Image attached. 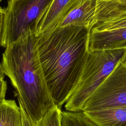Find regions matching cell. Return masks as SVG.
<instances>
[{
    "label": "cell",
    "instance_id": "cell-9",
    "mask_svg": "<svg viewBox=\"0 0 126 126\" xmlns=\"http://www.w3.org/2000/svg\"><path fill=\"white\" fill-rule=\"evenodd\" d=\"M84 112L99 126H126V107Z\"/></svg>",
    "mask_w": 126,
    "mask_h": 126
},
{
    "label": "cell",
    "instance_id": "cell-7",
    "mask_svg": "<svg viewBox=\"0 0 126 126\" xmlns=\"http://www.w3.org/2000/svg\"><path fill=\"white\" fill-rule=\"evenodd\" d=\"M96 0H78L57 28L74 26L91 31L96 21Z\"/></svg>",
    "mask_w": 126,
    "mask_h": 126
},
{
    "label": "cell",
    "instance_id": "cell-11",
    "mask_svg": "<svg viewBox=\"0 0 126 126\" xmlns=\"http://www.w3.org/2000/svg\"><path fill=\"white\" fill-rule=\"evenodd\" d=\"M62 126H99L84 111H62Z\"/></svg>",
    "mask_w": 126,
    "mask_h": 126
},
{
    "label": "cell",
    "instance_id": "cell-13",
    "mask_svg": "<svg viewBox=\"0 0 126 126\" xmlns=\"http://www.w3.org/2000/svg\"><path fill=\"white\" fill-rule=\"evenodd\" d=\"M96 3L118 8L126 9V0H96Z\"/></svg>",
    "mask_w": 126,
    "mask_h": 126
},
{
    "label": "cell",
    "instance_id": "cell-3",
    "mask_svg": "<svg viewBox=\"0 0 126 126\" xmlns=\"http://www.w3.org/2000/svg\"><path fill=\"white\" fill-rule=\"evenodd\" d=\"M126 53V48L88 51L77 83L65 102V109L82 111L87 100L111 74Z\"/></svg>",
    "mask_w": 126,
    "mask_h": 126
},
{
    "label": "cell",
    "instance_id": "cell-17",
    "mask_svg": "<svg viewBox=\"0 0 126 126\" xmlns=\"http://www.w3.org/2000/svg\"><path fill=\"white\" fill-rule=\"evenodd\" d=\"M121 62L123 63H124L126 66V53L123 56V58L122 59Z\"/></svg>",
    "mask_w": 126,
    "mask_h": 126
},
{
    "label": "cell",
    "instance_id": "cell-14",
    "mask_svg": "<svg viewBox=\"0 0 126 126\" xmlns=\"http://www.w3.org/2000/svg\"><path fill=\"white\" fill-rule=\"evenodd\" d=\"M7 90V84L4 80V73L0 63V103L5 99Z\"/></svg>",
    "mask_w": 126,
    "mask_h": 126
},
{
    "label": "cell",
    "instance_id": "cell-16",
    "mask_svg": "<svg viewBox=\"0 0 126 126\" xmlns=\"http://www.w3.org/2000/svg\"><path fill=\"white\" fill-rule=\"evenodd\" d=\"M5 8H2L0 6V47L1 45L2 32L4 27V19H5Z\"/></svg>",
    "mask_w": 126,
    "mask_h": 126
},
{
    "label": "cell",
    "instance_id": "cell-1",
    "mask_svg": "<svg viewBox=\"0 0 126 126\" xmlns=\"http://www.w3.org/2000/svg\"><path fill=\"white\" fill-rule=\"evenodd\" d=\"M90 30L69 26L47 31L36 36L43 73L56 106L61 108L78 81L88 51Z\"/></svg>",
    "mask_w": 126,
    "mask_h": 126
},
{
    "label": "cell",
    "instance_id": "cell-5",
    "mask_svg": "<svg viewBox=\"0 0 126 126\" xmlns=\"http://www.w3.org/2000/svg\"><path fill=\"white\" fill-rule=\"evenodd\" d=\"M126 107V66L121 60L86 102L83 111Z\"/></svg>",
    "mask_w": 126,
    "mask_h": 126
},
{
    "label": "cell",
    "instance_id": "cell-4",
    "mask_svg": "<svg viewBox=\"0 0 126 126\" xmlns=\"http://www.w3.org/2000/svg\"><path fill=\"white\" fill-rule=\"evenodd\" d=\"M52 0H8L1 46L6 48L29 30L34 32L37 19Z\"/></svg>",
    "mask_w": 126,
    "mask_h": 126
},
{
    "label": "cell",
    "instance_id": "cell-2",
    "mask_svg": "<svg viewBox=\"0 0 126 126\" xmlns=\"http://www.w3.org/2000/svg\"><path fill=\"white\" fill-rule=\"evenodd\" d=\"M36 37L29 30L5 48L1 65L33 126L55 105L38 59Z\"/></svg>",
    "mask_w": 126,
    "mask_h": 126
},
{
    "label": "cell",
    "instance_id": "cell-10",
    "mask_svg": "<svg viewBox=\"0 0 126 126\" xmlns=\"http://www.w3.org/2000/svg\"><path fill=\"white\" fill-rule=\"evenodd\" d=\"M0 126H22L21 108L13 100L0 103Z\"/></svg>",
    "mask_w": 126,
    "mask_h": 126
},
{
    "label": "cell",
    "instance_id": "cell-8",
    "mask_svg": "<svg viewBox=\"0 0 126 126\" xmlns=\"http://www.w3.org/2000/svg\"><path fill=\"white\" fill-rule=\"evenodd\" d=\"M126 48V27L106 31L91 30L88 51Z\"/></svg>",
    "mask_w": 126,
    "mask_h": 126
},
{
    "label": "cell",
    "instance_id": "cell-18",
    "mask_svg": "<svg viewBox=\"0 0 126 126\" xmlns=\"http://www.w3.org/2000/svg\"><path fill=\"white\" fill-rule=\"evenodd\" d=\"M2 0H0V2H1Z\"/></svg>",
    "mask_w": 126,
    "mask_h": 126
},
{
    "label": "cell",
    "instance_id": "cell-6",
    "mask_svg": "<svg viewBox=\"0 0 126 126\" xmlns=\"http://www.w3.org/2000/svg\"><path fill=\"white\" fill-rule=\"evenodd\" d=\"M78 0H52L37 19L34 33L36 36L58 27Z\"/></svg>",
    "mask_w": 126,
    "mask_h": 126
},
{
    "label": "cell",
    "instance_id": "cell-15",
    "mask_svg": "<svg viewBox=\"0 0 126 126\" xmlns=\"http://www.w3.org/2000/svg\"><path fill=\"white\" fill-rule=\"evenodd\" d=\"M19 106L21 108L22 118V126H34L32 121L30 119L28 114L25 111L22 105L19 102Z\"/></svg>",
    "mask_w": 126,
    "mask_h": 126
},
{
    "label": "cell",
    "instance_id": "cell-12",
    "mask_svg": "<svg viewBox=\"0 0 126 126\" xmlns=\"http://www.w3.org/2000/svg\"><path fill=\"white\" fill-rule=\"evenodd\" d=\"M61 115V108L55 106L39 120L34 126H62Z\"/></svg>",
    "mask_w": 126,
    "mask_h": 126
}]
</instances>
